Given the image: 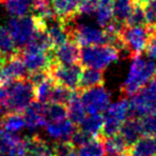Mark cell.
Wrapping results in <instances>:
<instances>
[{"mask_svg": "<svg viewBox=\"0 0 156 156\" xmlns=\"http://www.w3.org/2000/svg\"><path fill=\"white\" fill-rule=\"evenodd\" d=\"M18 50L8 28L0 26V57L7 59L8 57L12 56Z\"/></svg>", "mask_w": 156, "mask_h": 156, "instance_id": "obj_28", "label": "cell"}, {"mask_svg": "<svg viewBox=\"0 0 156 156\" xmlns=\"http://www.w3.org/2000/svg\"><path fill=\"white\" fill-rule=\"evenodd\" d=\"M121 39L128 51V58H134L145 50L150 39L147 26H124L120 32Z\"/></svg>", "mask_w": 156, "mask_h": 156, "instance_id": "obj_7", "label": "cell"}, {"mask_svg": "<svg viewBox=\"0 0 156 156\" xmlns=\"http://www.w3.org/2000/svg\"><path fill=\"white\" fill-rule=\"evenodd\" d=\"M104 83V72L101 71V69H92V67H86L81 72L77 91H83L85 89L96 87V86H103Z\"/></svg>", "mask_w": 156, "mask_h": 156, "instance_id": "obj_18", "label": "cell"}, {"mask_svg": "<svg viewBox=\"0 0 156 156\" xmlns=\"http://www.w3.org/2000/svg\"><path fill=\"white\" fill-rule=\"evenodd\" d=\"M83 0H50V5L55 15L67 22L77 17V11Z\"/></svg>", "mask_w": 156, "mask_h": 156, "instance_id": "obj_15", "label": "cell"}, {"mask_svg": "<svg viewBox=\"0 0 156 156\" xmlns=\"http://www.w3.org/2000/svg\"><path fill=\"white\" fill-rule=\"evenodd\" d=\"M106 156H128L127 155V151L125 152H120V153H113V154H108Z\"/></svg>", "mask_w": 156, "mask_h": 156, "instance_id": "obj_40", "label": "cell"}, {"mask_svg": "<svg viewBox=\"0 0 156 156\" xmlns=\"http://www.w3.org/2000/svg\"><path fill=\"white\" fill-rule=\"evenodd\" d=\"M129 117L156 115V75L133 95Z\"/></svg>", "mask_w": 156, "mask_h": 156, "instance_id": "obj_4", "label": "cell"}, {"mask_svg": "<svg viewBox=\"0 0 156 156\" xmlns=\"http://www.w3.org/2000/svg\"><path fill=\"white\" fill-rule=\"evenodd\" d=\"M93 137L91 135L87 134L86 132H83V129H80L79 127L76 126V129L74 130V133L72 134L71 138H69V141L74 144V147L77 149V147H81L85 143H87L88 141H90Z\"/></svg>", "mask_w": 156, "mask_h": 156, "instance_id": "obj_36", "label": "cell"}, {"mask_svg": "<svg viewBox=\"0 0 156 156\" xmlns=\"http://www.w3.org/2000/svg\"><path fill=\"white\" fill-rule=\"evenodd\" d=\"M29 72L20 57V51L15 52L12 56L8 57L2 63V80L1 83H9L16 79H24L27 78Z\"/></svg>", "mask_w": 156, "mask_h": 156, "instance_id": "obj_12", "label": "cell"}, {"mask_svg": "<svg viewBox=\"0 0 156 156\" xmlns=\"http://www.w3.org/2000/svg\"><path fill=\"white\" fill-rule=\"evenodd\" d=\"M120 54L110 45L85 46L80 49L79 63L81 66L104 71L113 62H117Z\"/></svg>", "mask_w": 156, "mask_h": 156, "instance_id": "obj_3", "label": "cell"}, {"mask_svg": "<svg viewBox=\"0 0 156 156\" xmlns=\"http://www.w3.org/2000/svg\"><path fill=\"white\" fill-rule=\"evenodd\" d=\"M73 93H74L73 90L55 83L51 94H50L49 103H57V104H62L66 106L67 103L71 100Z\"/></svg>", "mask_w": 156, "mask_h": 156, "instance_id": "obj_30", "label": "cell"}, {"mask_svg": "<svg viewBox=\"0 0 156 156\" xmlns=\"http://www.w3.org/2000/svg\"><path fill=\"white\" fill-rule=\"evenodd\" d=\"M8 30L11 34L17 50H22L29 42L30 37L37 28L35 17L33 15H25L13 17L9 22Z\"/></svg>", "mask_w": 156, "mask_h": 156, "instance_id": "obj_8", "label": "cell"}, {"mask_svg": "<svg viewBox=\"0 0 156 156\" xmlns=\"http://www.w3.org/2000/svg\"><path fill=\"white\" fill-rule=\"evenodd\" d=\"M25 127V121L22 113H5L0 118V128L9 133H16Z\"/></svg>", "mask_w": 156, "mask_h": 156, "instance_id": "obj_24", "label": "cell"}, {"mask_svg": "<svg viewBox=\"0 0 156 156\" xmlns=\"http://www.w3.org/2000/svg\"><path fill=\"white\" fill-rule=\"evenodd\" d=\"M101 139L103 140V144H104L106 155L113 153H120V152H125L128 150L127 145L125 144L123 138H122L119 133H117V134L112 135L110 137Z\"/></svg>", "mask_w": 156, "mask_h": 156, "instance_id": "obj_29", "label": "cell"}, {"mask_svg": "<svg viewBox=\"0 0 156 156\" xmlns=\"http://www.w3.org/2000/svg\"><path fill=\"white\" fill-rule=\"evenodd\" d=\"M132 59L128 75L121 86V93L124 96H133L156 75V63L154 61L145 60L140 55Z\"/></svg>", "mask_w": 156, "mask_h": 156, "instance_id": "obj_2", "label": "cell"}, {"mask_svg": "<svg viewBox=\"0 0 156 156\" xmlns=\"http://www.w3.org/2000/svg\"><path fill=\"white\" fill-rule=\"evenodd\" d=\"M104 124H103L102 132L98 137L106 138L117 134L124 121L129 117L130 105L126 100V96L122 98L120 101L109 105L104 111Z\"/></svg>", "mask_w": 156, "mask_h": 156, "instance_id": "obj_5", "label": "cell"}, {"mask_svg": "<svg viewBox=\"0 0 156 156\" xmlns=\"http://www.w3.org/2000/svg\"><path fill=\"white\" fill-rule=\"evenodd\" d=\"M76 156H106L103 140L100 137L92 138L87 143L76 149Z\"/></svg>", "mask_w": 156, "mask_h": 156, "instance_id": "obj_25", "label": "cell"}, {"mask_svg": "<svg viewBox=\"0 0 156 156\" xmlns=\"http://www.w3.org/2000/svg\"><path fill=\"white\" fill-rule=\"evenodd\" d=\"M67 109V118L75 124L76 126L83 121V119L87 115L85 107L79 98V91H74L69 102L66 105Z\"/></svg>", "mask_w": 156, "mask_h": 156, "instance_id": "obj_21", "label": "cell"}, {"mask_svg": "<svg viewBox=\"0 0 156 156\" xmlns=\"http://www.w3.org/2000/svg\"><path fill=\"white\" fill-rule=\"evenodd\" d=\"M35 100V88L30 81L16 79L0 86V111L22 113Z\"/></svg>", "mask_w": 156, "mask_h": 156, "instance_id": "obj_1", "label": "cell"}, {"mask_svg": "<svg viewBox=\"0 0 156 156\" xmlns=\"http://www.w3.org/2000/svg\"><path fill=\"white\" fill-rule=\"evenodd\" d=\"M136 3H139V5H143V3H145L147 1H149V0H134Z\"/></svg>", "mask_w": 156, "mask_h": 156, "instance_id": "obj_41", "label": "cell"}, {"mask_svg": "<svg viewBox=\"0 0 156 156\" xmlns=\"http://www.w3.org/2000/svg\"><path fill=\"white\" fill-rule=\"evenodd\" d=\"M54 63L60 64H74L79 63V45L73 40H67L64 43L55 46L51 49Z\"/></svg>", "mask_w": 156, "mask_h": 156, "instance_id": "obj_13", "label": "cell"}, {"mask_svg": "<svg viewBox=\"0 0 156 156\" xmlns=\"http://www.w3.org/2000/svg\"><path fill=\"white\" fill-rule=\"evenodd\" d=\"M118 133L121 135L125 144L129 149L143 135L141 119H139L138 117H128L120 126Z\"/></svg>", "mask_w": 156, "mask_h": 156, "instance_id": "obj_14", "label": "cell"}, {"mask_svg": "<svg viewBox=\"0 0 156 156\" xmlns=\"http://www.w3.org/2000/svg\"><path fill=\"white\" fill-rule=\"evenodd\" d=\"M128 156H156V142L153 137L142 136L127 150Z\"/></svg>", "mask_w": 156, "mask_h": 156, "instance_id": "obj_19", "label": "cell"}, {"mask_svg": "<svg viewBox=\"0 0 156 156\" xmlns=\"http://www.w3.org/2000/svg\"><path fill=\"white\" fill-rule=\"evenodd\" d=\"M54 156H76V147L69 140H58L51 144Z\"/></svg>", "mask_w": 156, "mask_h": 156, "instance_id": "obj_32", "label": "cell"}, {"mask_svg": "<svg viewBox=\"0 0 156 156\" xmlns=\"http://www.w3.org/2000/svg\"><path fill=\"white\" fill-rule=\"evenodd\" d=\"M95 14L98 26L106 28L113 20V0H98Z\"/></svg>", "mask_w": 156, "mask_h": 156, "instance_id": "obj_22", "label": "cell"}, {"mask_svg": "<svg viewBox=\"0 0 156 156\" xmlns=\"http://www.w3.org/2000/svg\"><path fill=\"white\" fill-rule=\"evenodd\" d=\"M67 118V109L65 105L57 103H47L44 106V120L45 125ZM45 127V126H44Z\"/></svg>", "mask_w": 156, "mask_h": 156, "instance_id": "obj_26", "label": "cell"}, {"mask_svg": "<svg viewBox=\"0 0 156 156\" xmlns=\"http://www.w3.org/2000/svg\"><path fill=\"white\" fill-rule=\"evenodd\" d=\"M54 85L55 81L50 78V76L46 80H44L43 83L37 85L35 87V100L41 103H44V104L49 103L50 94H51Z\"/></svg>", "mask_w": 156, "mask_h": 156, "instance_id": "obj_31", "label": "cell"}, {"mask_svg": "<svg viewBox=\"0 0 156 156\" xmlns=\"http://www.w3.org/2000/svg\"><path fill=\"white\" fill-rule=\"evenodd\" d=\"M51 49L47 50V51L22 49L18 51H20V57H22L27 69L30 73V72L41 71V69H47L48 71L50 64L54 63Z\"/></svg>", "mask_w": 156, "mask_h": 156, "instance_id": "obj_11", "label": "cell"}, {"mask_svg": "<svg viewBox=\"0 0 156 156\" xmlns=\"http://www.w3.org/2000/svg\"><path fill=\"white\" fill-rule=\"evenodd\" d=\"M134 5V0H113V20L125 25Z\"/></svg>", "mask_w": 156, "mask_h": 156, "instance_id": "obj_27", "label": "cell"}, {"mask_svg": "<svg viewBox=\"0 0 156 156\" xmlns=\"http://www.w3.org/2000/svg\"><path fill=\"white\" fill-rule=\"evenodd\" d=\"M0 156H1V155H0Z\"/></svg>", "mask_w": 156, "mask_h": 156, "instance_id": "obj_42", "label": "cell"}, {"mask_svg": "<svg viewBox=\"0 0 156 156\" xmlns=\"http://www.w3.org/2000/svg\"><path fill=\"white\" fill-rule=\"evenodd\" d=\"M79 98L87 113H103L110 105L111 94L103 85L83 90Z\"/></svg>", "mask_w": 156, "mask_h": 156, "instance_id": "obj_10", "label": "cell"}, {"mask_svg": "<svg viewBox=\"0 0 156 156\" xmlns=\"http://www.w3.org/2000/svg\"><path fill=\"white\" fill-rule=\"evenodd\" d=\"M7 11L14 17L28 15L29 12L33 10L34 0H3Z\"/></svg>", "mask_w": 156, "mask_h": 156, "instance_id": "obj_23", "label": "cell"}, {"mask_svg": "<svg viewBox=\"0 0 156 156\" xmlns=\"http://www.w3.org/2000/svg\"><path fill=\"white\" fill-rule=\"evenodd\" d=\"M5 60V59H3V58L0 57V83H1V80H2V63Z\"/></svg>", "mask_w": 156, "mask_h": 156, "instance_id": "obj_39", "label": "cell"}, {"mask_svg": "<svg viewBox=\"0 0 156 156\" xmlns=\"http://www.w3.org/2000/svg\"><path fill=\"white\" fill-rule=\"evenodd\" d=\"M103 124H104V118L101 113H89L88 115H86V117L78 124L77 127L95 138L101 135Z\"/></svg>", "mask_w": 156, "mask_h": 156, "instance_id": "obj_20", "label": "cell"}, {"mask_svg": "<svg viewBox=\"0 0 156 156\" xmlns=\"http://www.w3.org/2000/svg\"><path fill=\"white\" fill-rule=\"evenodd\" d=\"M145 24L147 27H156V0H149L142 5Z\"/></svg>", "mask_w": 156, "mask_h": 156, "instance_id": "obj_34", "label": "cell"}, {"mask_svg": "<svg viewBox=\"0 0 156 156\" xmlns=\"http://www.w3.org/2000/svg\"><path fill=\"white\" fill-rule=\"evenodd\" d=\"M44 106L45 104L39 101H33L26 109L22 112L25 121V126L29 129H34L40 126H45L44 120Z\"/></svg>", "mask_w": 156, "mask_h": 156, "instance_id": "obj_16", "label": "cell"}, {"mask_svg": "<svg viewBox=\"0 0 156 156\" xmlns=\"http://www.w3.org/2000/svg\"><path fill=\"white\" fill-rule=\"evenodd\" d=\"M98 0H83L77 11L78 16H89L95 13Z\"/></svg>", "mask_w": 156, "mask_h": 156, "instance_id": "obj_37", "label": "cell"}, {"mask_svg": "<svg viewBox=\"0 0 156 156\" xmlns=\"http://www.w3.org/2000/svg\"><path fill=\"white\" fill-rule=\"evenodd\" d=\"M150 39L145 47L147 55L150 58H156V27H149Z\"/></svg>", "mask_w": 156, "mask_h": 156, "instance_id": "obj_38", "label": "cell"}, {"mask_svg": "<svg viewBox=\"0 0 156 156\" xmlns=\"http://www.w3.org/2000/svg\"><path fill=\"white\" fill-rule=\"evenodd\" d=\"M45 127L48 136L56 140H69L72 134L76 129V125L69 118L48 123Z\"/></svg>", "mask_w": 156, "mask_h": 156, "instance_id": "obj_17", "label": "cell"}, {"mask_svg": "<svg viewBox=\"0 0 156 156\" xmlns=\"http://www.w3.org/2000/svg\"><path fill=\"white\" fill-rule=\"evenodd\" d=\"M126 26H147L142 5L135 2L133 11L126 20Z\"/></svg>", "mask_w": 156, "mask_h": 156, "instance_id": "obj_33", "label": "cell"}, {"mask_svg": "<svg viewBox=\"0 0 156 156\" xmlns=\"http://www.w3.org/2000/svg\"><path fill=\"white\" fill-rule=\"evenodd\" d=\"M69 27V40H73L79 47L93 45H107L108 39L105 30L87 24H77L76 18L66 22Z\"/></svg>", "mask_w": 156, "mask_h": 156, "instance_id": "obj_6", "label": "cell"}, {"mask_svg": "<svg viewBox=\"0 0 156 156\" xmlns=\"http://www.w3.org/2000/svg\"><path fill=\"white\" fill-rule=\"evenodd\" d=\"M143 135L156 137V115H147L141 119Z\"/></svg>", "mask_w": 156, "mask_h": 156, "instance_id": "obj_35", "label": "cell"}, {"mask_svg": "<svg viewBox=\"0 0 156 156\" xmlns=\"http://www.w3.org/2000/svg\"><path fill=\"white\" fill-rule=\"evenodd\" d=\"M81 72H83V66L80 63H74V64L52 63L48 69V74L55 83L64 86L73 91H77Z\"/></svg>", "mask_w": 156, "mask_h": 156, "instance_id": "obj_9", "label": "cell"}]
</instances>
